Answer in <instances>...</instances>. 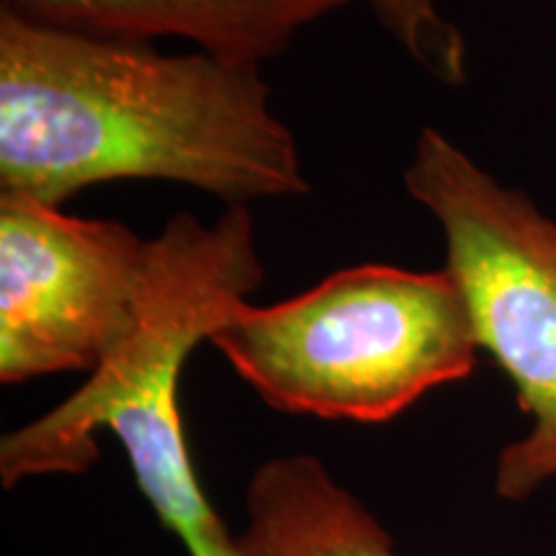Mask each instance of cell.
<instances>
[{"label":"cell","mask_w":556,"mask_h":556,"mask_svg":"<svg viewBox=\"0 0 556 556\" xmlns=\"http://www.w3.org/2000/svg\"><path fill=\"white\" fill-rule=\"evenodd\" d=\"M377 24L422 73L443 86L469 78V47L464 31L446 18L438 0H364Z\"/></svg>","instance_id":"cell-8"},{"label":"cell","mask_w":556,"mask_h":556,"mask_svg":"<svg viewBox=\"0 0 556 556\" xmlns=\"http://www.w3.org/2000/svg\"><path fill=\"white\" fill-rule=\"evenodd\" d=\"M353 0H3L31 24L80 37L152 45L191 41L199 52L263 67L307 26Z\"/></svg>","instance_id":"cell-6"},{"label":"cell","mask_w":556,"mask_h":556,"mask_svg":"<svg viewBox=\"0 0 556 556\" xmlns=\"http://www.w3.org/2000/svg\"><path fill=\"white\" fill-rule=\"evenodd\" d=\"M266 278L250 206L214 222L176 212L150 240L127 336L65 402L0 441L5 490L29 477L83 475L96 435L119 438L137 486L189 556H240L193 469L178 387L186 358Z\"/></svg>","instance_id":"cell-2"},{"label":"cell","mask_w":556,"mask_h":556,"mask_svg":"<svg viewBox=\"0 0 556 556\" xmlns=\"http://www.w3.org/2000/svg\"><path fill=\"white\" fill-rule=\"evenodd\" d=\"M268 407L387 422L471 377L477 332L448 268L361 263L283 302H242L206 340Z\"/></svg>","instance_id":"cell-3"},{"label":"cell","mask_w":556,"mask_h":556,"mask_svg":"<svg viewBox=\"0 0 556 556\" xmlns=\"http://www.w3.org/2000/svg\"><path fill=\"white\" fill-rule=\"evenodd\" d=\"M160 180L250 206L312 191L261 67L80 37L0 9V193L62 208Z\"/></svg>","instance_id":"cell-1"},{"label":"cell","mask_w":556,"mask_h":556,"mask_svg":"<svg viewBox=\"0 0 556 556\" xmlns=\"http://www.w3.org/2000/svg\"><path fill=\"white\" fill-rule=\"evenodd\" d=\"M402 186L441 227L479 351L533 420L500 451L495 477L500 497L526 500L556 477V219L435 127L417 135Z\"/></svg>","instance_id":"cell-4"},{"label":"cell","mask_w":556,"mask_h":556,"mask_svg":"<svg viewBox=\"0 0 556 556\" xmlns=\"http://www.w3.org/2000/svg\"><path fill=\"white\" fill-rule=\"evenodd\" d=\"M240 556H400L358 497L309 454L263 464L248 486Z\"/></svg>","instance_id":"cell-7"},{"label":"cell","mask_w":556,"mask_h":556,"mask_svg":"<svg viewBox=\"0 0 556 556\" xmlns=\"http://www.w3.org/2000/svg\"><path fill=\"white\" fill-rule=\"evenodd\" d=\"M150 240L0 193V381L93 374L137 315Z\"/></svg>","instance_id":"cell-5"}]
</instances>
